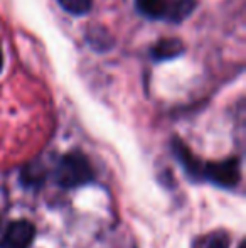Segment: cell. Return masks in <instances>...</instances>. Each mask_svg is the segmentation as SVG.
I'll return each instance as SVG.
<instances>
[{"label":"cell","mask_w":246,"mask_h":248,"mask_svg":"<svg viewBox=\"0 0 246 248\" xmlns=\"http://www.w3.org/2000/svg\"><path fill=\"white\" fill-rule=\"evenodd\" d=\"M54 177L61 187L72 189V187H79L91 183L95 174H93V167L88 157L78 150H72V152H68L61 157Z\"/></svg>","instance_id":"6da1fadb"},{"label":"cell","mask_w":246,"mask_h":248,"mask_svg":"<svg viewBox=\"0 0 246 248\" xmlns=\"http://www.w3.org/2000/svg\"><path fill=\"white\" fill-rule=\"evenodd\" d=\"M145 17L169 22H182L196 9V0H135Z\"/></svg>","instance_id":"7a4b0ae2"},{"label":"cell","mask_w":246,"mask_h":248,"mask_svg":"<svg viewBox=\"0 0 246 248\" xmlns=\"http://www.w3.org/2000/svg\"><path fill=\"white\" fill-rule=\"evenodd\" d=\"M203 179L216 184L219 187H234L241 179L240 160L236 157L221 160V162H207L203 166Z\"/></svg>","instance_id":"3957f363"},{"label":"cell","mask_w":246,"mask_h":248,"mask_svg":"<svg viewBox=\"0 0 246 248\" xmlns=\"http://www.w3.org/2000/svg\"><path fill=\"white\" fill-rule=\"evenodd\" d=\"M34 238H36V226L27 219H19L7 226L0 240V248H29Z\"/></svg>","instance_id":"277c9868"},{"label":"cell","mask_w":246,"mask_h":248,"mask_svg":"<svg viewBox=\"0 0 246 248\" xmlns=\"http://www.w3.org/2000/svg\"><path fill=\"white\" fill-rule=\"evenodd\" d=\"M172 149H174L175 157H177V160L182 164V167H184L187 176L194 181H203V166L204 164L199 162V159L194 157V154L186 147L184 142L179 140V139H174V142H172Z\"/></svg>","instance_id":"5b68a950"},{"label":"cell","mask_w":246,"mask_h":248,"mask_svg":"<svg viewBox=\"0 0 246 248\" xmlns=\"http://www.w3.org/2000/svg\"><path fill=\"white\" fill-rule=\"evenodd\" d=\"M182 52H184V46L179 39H162L155 44L150 54L155 61H169V59L179 58Z\"/></svg>","instance_id":"8992f818"},{"label":"cell","mask_w":246,"mask_h":248,"mask_svg":"<svg viewBox=\"0 0 246 248\" xmlns=\"http://www.w3.org/2000/svg\"><path fill=\"white\" fill-rule=\"evenodd\" d=\"M44 167L41 164H29L20 174V179L26 186H41L44 181Z\"/></svg>","instance_id":"52a82bcc"},{"label":"cell","mask_w":246,"mask_h":248,"mask_svg":"<svg viewBox=\"0 0 246 248\" xmlns=\"http://www.w3.org/2000/svg\"><path fill=\"white\" fill-rule=\"evenodd\" d=\"M194 248H230V236L223 232L211 233V235L201 238Z\"/></svg>","instance_id":"ba28073f"},{"label":"cell","mask_w":246,"mask_h":248,"mask_svg":"<svg viewBox=\"0 0 246 248\" xmlns=\"http://www.w3.org/2000/svg\"><path fill=\"white\" fill-rule=\"evenodd\" d=\"M58 2L66 12L72 14V16H85L93 5V0H58Z\"/></svg>","instance_id":"9c48e42d"},{"label":"cell","mask_w":246,"mask_h":248,"mask_svg":"<svg viewBox=\"0 0 246 248\" xmlns=\"http://www.w3.org/2000/svg\"><path fill=\"white\" fill-rule=\"evenodd\" d=\"M2 68H3V51L2 46H0V73H2Z\"/></svg>","instance_id":"30bf717a"},{"label":"cell","mask_w":246,"mask_h":248,"mask_svg":"<svg viewBox=\"0 0 246 248\" xmlns=\"http://www.w3.org/2000/svg\"><path fill=\"white\" fill-rule=\"evenodd\" d=\"M238 248H245V245H243V243H240V245H238Z\"/></svg>","instance_id":"8fae6325"}]
</instances>
